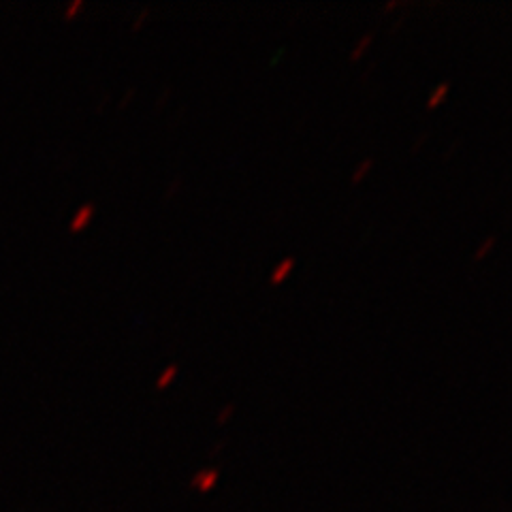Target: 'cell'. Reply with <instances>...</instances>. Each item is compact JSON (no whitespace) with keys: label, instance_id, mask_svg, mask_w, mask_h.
Segmentation results:
<instances>
[{"label":"cell","instance_id":"cell-1","mask_svg":"<svg viewBox=\"0 0 512 512\" xmlns=\"http://www.w3.org/2000/svg\"><path fill=\"white\" fill-rule=\"evenodd\" d=\"M94 214H96V207H94V203H86V205L79 207V210H77V212H75V216H73V220H71V224H69L71 233H79V231L88 229V224L92 222Z\"/></svg>","mask_w":512,"mask_h":512},{"label":"cell","instance_id":"cell-2","mask_svg":"<svg viewBox=\"0 0 512 512\" xmlns=\"http://www.w3.org/2000/svg\"><path fill=\"white\" fill-rule=\"evenodd\" d=\"M295 269V259L293 256H288V259H282L280 263H278V267L271 271V276H269V282L271 284H282L288 276H291V271Z\"/></svg>","mask_w":512,"mask_h":512},{"label":"cell","instance_id":"cell-3","mask_svg":"<svg viewBox=\"0 0 512 512\" xmlns=\"http://www.w3.org/2000/svg\"><path fill=\"white\" fill-rule=\"evenodd\" d=\"M448 92H451V84L448 82H442L436 86V90L431 92V96L427 99V109H436L444 103V99L448 96Z\"/></svg>","mask_w":512,"mask_h":512},{"label":"cell","instance_id":"cell-4","mask_svg":"<svg viewBox=\"0 0 512 512\" xmlns=\"http://www.w3.org/2000/svg\"><path fill=\"white\" fill-rule=\"evenodd\" d=\"M372 169H374V158L361 160V163L355 167V171H352L350 182H352V184H361V182L367 178V173H370Z\"/></svg>","mask_w":512,"mask_h":512},{"label":"cell","instance_id":"cell-5","mask_svg":"<svg viewBox=\"0 0 512 512\" xmlns=\"http://www.w3.org/2000/svg\"><path fill=\"white\" fill-rule=\"evenodd\" d=\"M372 41H374V35H372V32H367V35H363L357 43H355V47H352V52H350V60L352 62H357L365 52H367V47H370L372 45Z\"/></svg>","mask_w":512,"mask_h":512},{"label":"cell","instance_id":"cell-6","mask_svg":"<svg viewBox=\"0 0 512 512\" xmlns=\"http://www.w3.org/2000/svg\"><path fill=\"white\" fill-rule=\"evenodd\" d=\"M180 374V367L178 365H169V367H165V372L158 376V380H156V389L158 391H165L169 384L175 380V376Z\"/></svg>","mask_w":512,"mask_h":512},{"label":"cell","instance_id":"cell-7","mask_svg":"<svg viewBox=\"0 0 512 512\" xmlns=\"http://www.w3.org/2000/svg\"><path fill=\"white\" fill-rule=\"evenodd\" d=\"M216 478H218V472H216V470H207V472L197 474V478L192 480V483L199 485L203 491H207V489H210V487L216 483Z\"/></svg>","mask_w":512,"mask_h":512},{"label":"cell","instance_id":"cell-8","mask_svg":"<svg viewBox=\"0 0 512 512\" xmlns=\"http://www.w3.org/2000/svg\"><path fill=\"white\" fill-rule=\"evenodd\" d=\"M495 244H498V237H495V235H489V237L485 239V242L478 246V250L474 252V261H476V263H478V261H483L485 256L495 248Z\"/></svg>","mask_w":512,"mask_h":512},{"label":"cell","instance_id":"cell-9","mask_svg":"<svg viewBox=\"0 0 512 512\" xmlns=\"http://www.w3.org/2000/svg\"><path fill=\"white\" fill-rule=\"evenodd\" d=\"M233 412H235V406H233V404H227L224 408H220V412H218V416H216V423H218V425H224V423H227V421L231 419Z\"/></svg>","mask_w":512,"mask_h":512},{"label":"cell","instance_id":"cell-10","mask_svg":"<svg viewBox=\"0 0 512 512\" xmlns=\"http://www.w3.org/2000/svg\"><path fill=\"white\" fill-rule=\"evenodd\" d=\"M150 13H152V9H150V7H146V9H141V11H139L137 20L133 22V30H135V32H139V30L143 28V24H146V20L150 18Z\"/></svg>","mask_w":512,"mask_h":512},{"label":"cell","instance_id":"cell-11","mask_svg":"<svg viewBox=\"0 0 512 512\" xmlns=\"http://www.w3.org/2000/svg\"><path fill=\"white\" fill-rule=\"evenodd\" d=\"M84 7V3L82 0H75V3H71L67 9H64V18L67 20H73L75 18V13Z\"/></svg>","mask_w":512,"mask_h":512},{"label":"cell","instance_id":"cell-12","mask_svg":"<svg viewBox=\"0 0 512 512\" xmlns=\"http://www.w3.org/2000/svg\"><path fill=\"white\" fill-rule=\"evenodd\" d=\"M135 96H137V88H128L126 96H124V99L120 101V109H124V107H128V105H131V101L135 99Z\"/></svg>","mask_w":512,"mask_h":512},{"label":"cell","instance_id":"cell-13","mask_svg":"<svg viewBox=\"0 0 512 512\" xmlns=\"http://www.w3.org/2000/svg\"><path fill=\"white\" fill-rule=\"evenodd\" d=\"M180 178H175L173 180V184H169V190H167V197L165 199H171V197H175V192H178V188H180Z\"/></svg>","mask_w":512,"mask_h":512},{"label":"cell","instance_id":"cell-14","mask_svg":"<svg viewBox=\"0 0 512 512\" xmlns=\"http://www.w3.org/2000/svg\"><path fill=\"white\" fill-rule=\"evenodd\" d=\"M397 7V0H393V3H389L387 7H384V11H393Z\"/></svg>","mask_w":512,"mask_h":512}]
</instances>
